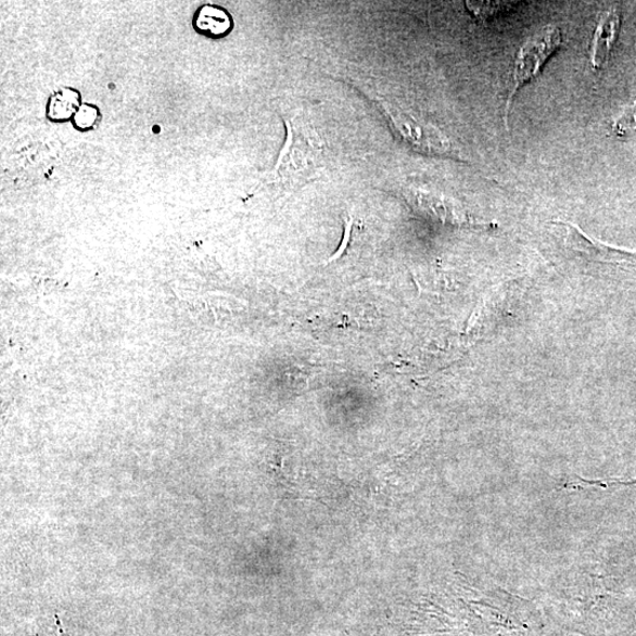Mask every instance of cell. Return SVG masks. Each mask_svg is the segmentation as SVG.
I'll list each match as a JSON object with an SVG mask.
<instances>
[{"instance_id": "obj_8", "label": "cell", "mask_w": 636, "mask_h": 636, "mask_svg": "<svg viewBox=\"0 0 636 636\" xmlns=\"http://www.w3.org/2000/svg\"><path fill=\"white\" fill-rule=\"evenodd\" d=\"M102 120L101 109L92 103H82L74 116L73 127L78 132H89L99 126Z\"/></svg>"}, {"instance_id": "obj_6", "label": "cell", "mask_w": 636, "mask_h": 636, "mask_svg": "<svg viewBox=\"0 0 636 636\" xmlns=\"http://www.w3.org/2000/svg\"><path fill=\"white\" fill-rule=\"evenodd\" d=\"M619 16L614 11H608L601 18L596 35H594L590 49V62L596 71H600L608 60L613 49V44L619 30Z\"/></svg>"}, {"instance_id": "obj_2", "label": "cell", "mask_w": 636, "mask_h": 636, "mask_svg": "<svg viewBox=\"0 0 636 636\" xmlns=\"http://www.w3.org/2000/svg\"><path fill=\"white\" fill-rule=\"evenodd\" d=\"M380 107L395 135L412 150L427 156L461 160L449 138L431 124L412 116L405 109L391 102L382 101Z\"/></svg>"}, {"instance_id": "obj_5", "label": "cell", "mask_w": 636, "mask_h": 636, "mask_svg": "<svg viewBox=\"0 0 636 636\" xmlns=\"http://www.w3.org/2000/svg\"><path fill=\"white\" fill-rule=\"evenodd\" d=\"M192 27L199 35L211 39L227 37L233 29V20L222 7L201 5L192 18Z\"/></svg>"}, {"instance_id": "obj_3", "label": "cell", "mask_w": 636, "mask_h": 636, "mask_svg": "<svg viewBox=\"0 0 636 636\" xmlns=\"http://www.w3.org/2000/svg\"><path fill=\"white\" fill-rule=\"evenodd\" d=\"M562 44L561 31L557 26L548 25L532 36L519 50L513 76L507 94L505 120L508 127V116L511 103L518 91L535 78L545 66L546 62L556 53Z\"/></svg>"}, {"instance_id": "obj_9", "label": "cell", "mask_w": 636, "mask_h": 636, "mask_svg": "<svg viewBox=\"0 0 636 636\" xmlns=\"http://www.w3.org/2000/svg\"><path fill=\"white\" fill-rule=\"evenodd\" d=\"M466 4L467 9L482 22H487L517 7V3L510 2H467Z\"/></svg>"}, {"instance_id": "obj_1", "label": "cell", "mask_w": 636, "mask_h": 636, "mask_svg": "<svg viewBox=\"0 0 636 636\" xmlns=\"http://www.w3.org/2000/svg\"><path fill=\"white\" fill-rule=\"evenodd\" d=\"M284 122L287 142L274 174L283 186L308 183L322 168L325 145L306 117L288 115Z\"/></svg>"}, {"instance_id": "obj_4", "label": "cell", "mask_w": 636, "mask_h": 636, "mask_svg": "<svg viewBox=\"0 0 636 636\" xmlns=\"http://www.w3.org/2000/svg\"><path fill=\"white\" fill-rule=\"evenodd\" d=\"M406 198L415 209L441 224L458 227L476 225L458 203L442 193L410 187Z\"/></svg>"}, {"instance_id": "obj_10", "label": "cell", "mask_w": 636, "mask_h": 636, "mask_svg": "<svg viewBox=\"0 0 636 636\" xmlns=\"http://www.w3.org/2000/svg\"><path fill=\"white\" fill-rule=\"evenodd\" d=\"M614 129L620 133H629L636 131V104L621 115L614 124Z\"/></svg>"}, {"instance_id": "obj_7", "label": "cell", "mask_w": 636, "mask_h": 636, "mask_svg": "<svg viewBox=\"0 0 636 636\" xmlns=\"http://www.w3.org/2000/svg\"><path fill=\"white\" fill-rule=\"evenodd\" d=\"M81 104V92L78 89L72 87L59 89L49 97L46 109L47 118L56 124L73 120Z\"/></svg>"}]
</instances>
